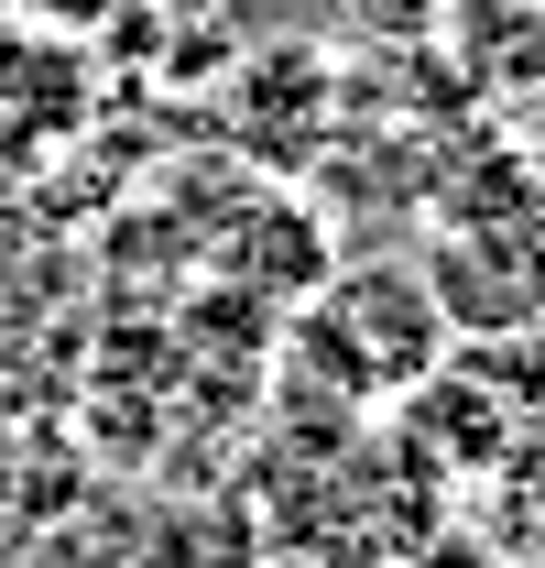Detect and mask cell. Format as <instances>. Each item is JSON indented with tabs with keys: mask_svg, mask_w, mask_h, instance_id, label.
<instances>
[{
	"mask_svg": "<svg viewBox=\"0 0 545 568\" xmlns=\"http://www.w3.org/2000/svg\"><path fill=\"white\" fill-rule=\"evenodd\" d=\"M459 514H470L513 568H545V426L513 448V459H491V470H480L470 493H459Z\"/></svg>",
	"mask_w": 545,
	"mask_h": 568,
	"instance_id": "5",
	"label": "cell"
},
{
	"mask_svg": "<svg viewBox=\"0 0 545 568\" xmlns=\"http://www.w3.org/2000/svg\"><path fill=\"white\" fill-rule=\"evenodd\" d=\"M382 568H513V558H502V547L480 536L470 514H448V525H425L414 547H393V558H382Z\"/></svg>",
	"mask_w": 545,
	"mask_h": 568,
	"instance_id": "7",
	"label": "cell"
},
{
	"mask_svg": "<svg viewBox=\"0 0 545 568\" xmlns=\"http://www.w3.org/2000/svg\"><path fill=\"white\" fill-rule=\"evenodd\" d=\"M0 11H11V22H33V33H76V44H88V33H110L132 0H0Z\"/></svg>",
	"mask_w": 545,
	"mask_h": 568,
	"instance_id": "8",
	"label": "cell"
},
{
	"mask_svg": "<svg viewBox=\"0 0 545 568\" xmlns=\"http://www.w3.org/2000/svg\"><path fill=\"white\" fill-rule=\"evenodd\" d=\"M328 110H339V67L317 44H251L240 77H229V132L251 142L263 164H306V142H328Z\"/></svg>",
	"mask_w": 545,
	"mask_h": 568,
	"instance_id": "3",
	"label": "cell"
},
{
	"mask_svg": "<svg viewBox=\"0 0 545 568\" xmlns=\"http://www.w3.org/2000/svg\"><path fill=\"white\" fill-rule=\"evenodd\" d=\"M339 22L360 44H382V55H425L436 22H448V0H339Z\"/></svg>",
	"mask_w": 545,
	"mask_h": 568,
	"instance_id": "6",
	"label": "cell"
},
{
	"mask_svg": "<svg viewBox=\"0 0 545 568\" xmlns=\"http://www.w3.org/2000/svg\"><path fill=\"white\" fill-rule=\"evenodd\" d=\"M524 339H535V328H502L491 351H459V339H448V361L393 405V426L425 448V470H436L448 493H470L491 459H513L545 426V361L524 351Z\"/></svg>",
	"mask_w": 545,
	"mask_h": 568,
	"instance_id": "2",
	"label": "cell"
},
{
	"mask_svg": "<svg viewBox=\"0 0 545 568\" xmlns=\"http://www.w3.org/2000/svg\"><path fill=\"white\" fill-rule=\"evenodd\" d=\"M306 361H317V394H339L349 416H393L414 383L448 361V306L425 263H349V274L306 284Z\"/></svg>",
	"mask_w": 545,
	"mask_h": 568,
	"instance_id": "1",
	"label": "cell"
},
{
	"mask_svg": "<svg viewBox=\"0 0 545 568\" xmlns=\"http://www.w3.org/2000/svg\"><path fill=\"white\" fill-rule=\"evenodd\" d=\"M436 55L470 99H545V0H448Z\"/></svg>",
	"mask_w": 545,
	"mask_h": 568,
	"instance_id": "4",
	"label": "cell"
}]
</instances>
